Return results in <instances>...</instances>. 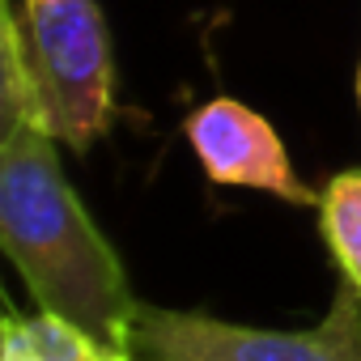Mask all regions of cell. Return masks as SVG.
Wrapping results in <instances>:
<instances>
[{
	"instance_id": "3",
	"label": "cell",
	"mask_w": 361,
	"mask_h": 361,
	"mask_svg": "<svg viewBox=\"0 0 361 361\" xmlns=\"http://www.w3.org/2000/svg\"><path fill=\"white\" fill-rule=\"evenodd\" d=\"M136 361H361V293L340 281L314 327L281 331L230 323L204 310L140 302L132 323Z\"/></svg>"
},
{
	"instance_id": "4",
	"label": "cell",
	"mask_w": 361,
	"mask_h": 361,
	"mask_svg": "<svg viewBox=\"0 0 361 361\" xmlns=\"http://www.w3.org/2000/svg\"><path fill=\"white\" fill-rule=\"evenodd\" d=\"M183 140L209 183L264 192L293 209H319V192L302 183L272 119H264L243 98L213 94L200 106H192L183 119Z\"/></svg>"
},
{
	"instance_id": "7",
	"label": "cell",
	"mask_w": 361,
	"mask_h": 361,
	"mask_svg": "<svg viewBox=\"0 0 361 361\" xmlns=\"http://www.w3.org/2000/svg\"><path fill=\"white\" fill-rule=\"evenodd\" d=\"M357 115H361V64H357Z\"/></svg>"
},
{
	"instance_id": "2",
	"label": "cell",
	"mask_w": 361,
	"mask_h": 361,
	"mask_svg": "<svg viewBox=\"0 0 361 361\" xmlns=\"http://www.w3.org/2000/svg\"><path fill=\"white\" fill-rule=\"evenodd\" d=\"M18 22L51 136L90 153L115 119V56L98 0H22Z\"/></svg>"
},
{
	"instance_id": "6",
	"label": "cell",
	"mask_w": 361,
	"mask_h": 361,
	"mask_svg": "<svg viewBox=\"0 0 361 361\" xmlns=\"http://www.w3.org/2000/svg\"><path fill=\"white\" fill-rule=\"evenodd\" d=\"M319 234L327 243V255L340 272L361 293V166L340 170L319 188Z\"/></svg>"
},
{
	"instance_id": "1",
	"label": "cell",
	"mask_w": 361,
	"mask_h": 361,
	"mask_svg": "<svg viewBox=\"0 0 361 361\" xmlns=\"http://www.w3.org/2000/svg\"><path fill=\"white\" fill-rule=\"evenodd\" d=\"M0 247L39 310L132 353L140 298L60 166L43 115L0 119Z\"/></svg>"
},
{
	"instance_id": "5",
	"label": "cell",
	"mask_w": 361,
	"mask_h": 361,
	"mask_svg": "<svg viewBox=\"0 0 361 361\" xmlns=\"http://www.w3.org/2000/svg\"><path fill=\"white\" fill-rule=\"evenodd\" d=\"M0 361H136V357L51 310L35 314L9 310L0 323Z\"/></svg>"
}]
</instances>
